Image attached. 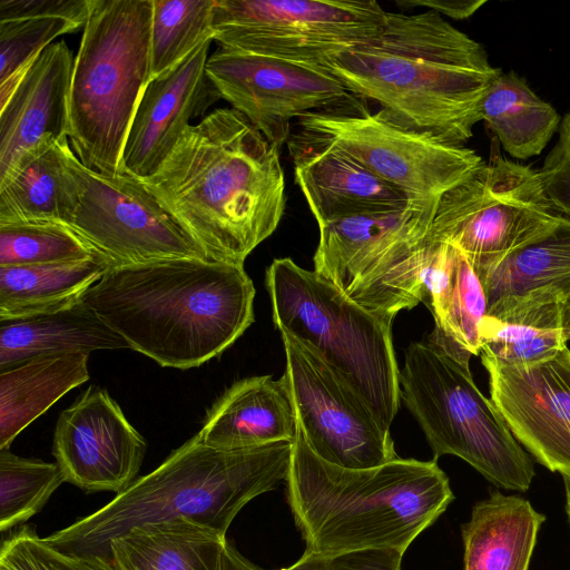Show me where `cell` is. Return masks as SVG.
Segmentation results:
<instances>
[{"instance_id": "cell-30", "label": "cell", "mask_w": 570, "mask_h": 570, "mask_svg": "<svg viewBox=\"0 0 570 570\" xmlns=\"http://www.w3.org/2000/svg\"><path fill=\"white\" fill-rule=\"evenodd\" d=\"M481 118L513 158L541 154L560 126L557 110L514 71L500 72L482 102Z\"/></svg>"}, {"instance_id": "cell-27", "label": "cell", "mask_w": 570, "mask_h": 570, "mask_svg": "<svg viewBox=\"0 0 570 570\" xmlns=\"http://www.w3.org/2000/svg\"><path fill=\"white\" fill-rule=\"evenodd\" d=\"M89 354L37 357L0 371V450L61 396L89 379Z\"/></svg>"}, {"instance_id": "cell-39", "label": "cell", "mask_w": 570, "mask_h": 570, "mask_svg": "<svg viewBox=\"0 0 570 570\" xmlns=\"http://www.w3.org/2000/svg\"><path fill=\"white\" fill-rule=\"evenodd\" d=\"M90 0H0V22L29 18H62L85 27Z\"/></svg>"}, {"instance_id": "cell-34", "label": "cell", "mask_w": 570, "mask_h": 570, "mask_svg": "<svg viewBox=\"0 0 570 570\" xmlns=\"http://www.w3.org/2000/svg\"><path fill=\"white\" fill-rule=\"evenodd\" d=\"M80 27L62 18L0 22V107L6 104L37 57L62 35Z\"/></svg>"}, {"instance_id": "cell-38", "label": "cell", "mask_w": 570, "mask_h": 570, "mask_svg": "<svg viewBox=\"0 0 570 570\" xmlns=\"http://www.w3.org/2000/svg\"><path fill=\"white\" fill-rule=\"evenodd\" d=\"M538 173L554 210L570 219V112L562 119L557 144Z\"/></svg>"}, {"instance_id": "cell-14", "label": "cell", "mask_w": 570, "mask_h": 570, "mask_svg": "<svg viewBox=\"0 0 570 570\" xmlns=\"http://www.w3.org/2000/svg\"><path fill=\"white\" fill-rule=\"evenodd\" d=\"M285 351L281 377L296 424L324 461L368 469L397 459L390 431L362 397L311 346L279 331Z\"/></svg>"}, {"instance_id": "cell-7", "label": "cell", "mask_w": 570, "mask_h": 570, "mask_svg": "<svg viewBox=\"0 0 570 570\" xmlns=\"http://www.w3.org/2000/svg\"><path fill=\"white\" fill-rule=\"evenodd\" d=\"M265 283L275 327L314 348L390 431L401 399L392 323L288 257L272 262Z\"/></svg>"}, {"instance_id": "cell-9", "label": "cell", "mask_w": 570, "mask_h": 570, "mask_svg": "<svg viewBox=\"0 0 570 570\" xmlns=\"http://www.w3.org/2000/svg\"><path fill=\"white\" fill-rule=\"evenodd\" d=\"M438 202L410 203L400 210L318 226L314 271L351 301L392 323L400 311L422 302Z\"/></svg>"}, {"instance_id": "cell-21", "label": "cell", "mask_w": 570, "mask_h": 570, "mask_svg": "<svg viewBox=\"0 0 570 570\" xmlns=\"http://www.w3.org/2000/svg\"><path fill=\"white\" fill-rule=\"evenodd\" d=\"M295 181L318 226L341 218L400 210L404 193L342 151L287 141Z\"/></svg>"}, {"instance_id": "cell-3", "label": "cell", "mask_w": 570, "mask_h": 570, "mask_svg": "<svg viewBox=\"0 0 570 570\" xmlns=\"http://www.w3.org/2000/svg\"><path fill=\"white\" fill-rule=\"evenodd\" d=\"M244 265L173 258L111 266L81 299L129 345L163 367L220 355L254 322Z\"/></svg>"}, {"instance_id": "cell-1", "label": "cell", "mask_w": 570, "mask_h": 570, "mask_svg": "<svg viewBox=\"0 0 570 570\" xmlns=\"http://www.w3.org/2000/svg\"><path fill=\"white\" fill-rule=\"evenodd\" d=\"M281 150L239 111L219 108L140 180L207 259L244 265L284 215Z\"/></svg>"}, {"instance_id": "cell-43", "label": "cell", "mask_w": 570, "mask_h": 570, "mask_svg": "<svg viewBox=\"0 0 570 570\" xmlns=\"http://www.w3.org/2000/svg\"><path fill=\"white\" fill-rule=\"evenodd\" d=\"M564 488V511L570 527V475H562Z\"/></svg>"}, {"instance_id": "cell-33", "label": "cell", "mask_w": 570, "mask_h": 570, "mask_svg": "<svg viewBox=\"0 0 570 570\" xmlns=\"http://www.w3.org/2000/svg\"><path fill=\"white\" fill-rule=\"evenodd\" d=\"M66 482L58 463L26 459L0 450V530L4 532L39 512Z\"/></svg>"}, {"instance_id": "cell-36", "label": "cell", "mask_w": 570, "mask_h": 570, "mask_svg": "<svg viewBox=\"0 0 570 570\" xmlns=\"http://www.w3.org/2000/svg\"><path fill=\"white\" fill-rule=\"evenodd\" d=\"M0 570H119L112 561L99 557L66 553L50 546L29 529L4 541Z\"/></svg>"}, {"instance_id": "cell-24", "label": "cell", "mask_w": 570, "mask_h": 570, "mask_svg": "<svg viewBox=\"0 0 570 570\" xmlns=\"http://www.w3.org/2000/svg\"><path fill=\"white\" fill-rule=\"evenodd\" d=\"M75 157L63 139L21 160L0 181V224L57 222L70 226L80 200Z\"/></svg>"}, {"instance_id": "cell-4", "label": "cell", "mask_w": 570, "mask_h": 570, "mask_svg": "<svg viewBox=\"0 0 570 570\" xmlns=\"http://www.w3.org/2000/svg\"><path fill=\"white\" fill-rule=\"evenodd\" d=\"M285 481L306 550L320 553L384 547L405 551L454 499L435 458L346 469L322 460L297 424Z\"/></svg>"}, {"instance_id": "cell-2", "label": "cell", "mask_w": 570, "mask_h": 570, "mask_svg": "<svg viewBox=\"0 0 570 570\" xmlns=\"http://www.w3.org/2000/svg\"><path fill=\"white\" fill-rule=\"evenodd\" d=\"M323 68L396 122L454 145L473 136L483 99L501 72L481 43L431 10L386 11L377 37Z\"/></svg>"}, {"instance_id": "cell-22", "label": "cell", "mask_w": 570, "mask_h": 570, "mask_svg": "<svg viewBox=\"0 0 570 570\" xmlns=\"http://www.w3.org/2000/svg\"><path fill=\"white\" fill-rule=\"evenodd\" d=\"M422 302L435 322L429 338L469 365L470 357L481 353L480 326L487 315L484 289L459 249L432 238L423 273Z\"/></svg>"}, {"instance_id": "cell-8", "label": "cell", "mask_w": 570, "mask_h": 570, "mask_svg": "<svg viewBox=\"0 0 570 570\" xmlns=\"http://www.w3.org/2000/svg\"><path fill=\"white\" fill-rule=\"evenodd\" d=\"M400 389L435 459L455 455L497 488L529 490L532 461L475 385L469 365L429 337L413 342L405 350Z\"/></svg>"}, {"instance_id": "cell-19", "label": "cell", "mask_w": 570, "mask_h": 570, "mask_svg": "<svg viewBox=\"0 0 570 570\" xmlns=\"http://www.w3.org/2000/svg\"><path fill=\"white\" fill-rule=\"evenodd\" d=\"M487 298V315L503 322L560 327V306L570 293V219L499 262L475 271Z\"/></svg>"}, {"instance_id": "cell-10", "label": "cell", "mask_w": 570, "mask_h": 570, "mask_svg": "<svg viewBox=\"0 0 570 570\" xmlns=\"http://www.w3.org/2000/svg\"><path fill=\"white\" fill-rule=\"evenodd\" d=\"M294 128L289 141L344 153L411 203L438 202L483 163L465 145L403 126L382 109L374 114L311 112Z\"/></svg>"}, {"instance_id": "cell-35", "label": "cell", "mask_w": 570, "mask_h": 570, "mask_svg": "<svg viewBox=\"0 0 570 570\" xmlns=\"http://www.w3.org/2000/svg\"><path fill=\"white\" fill-rule=\"evenodd\" d=\"M481 353L502 364H525L548 358L567 346L561 328L500 321L485 315L480 326Z\"/></svg>"}, {"instance_id": "cell-23", "label": "cell", "mask_w": 570, "mask_h": 570, "mask_svg": "<svg viewBox=\"0 0 570 570\" xmlns=\"http://www.w3.org/2000/svg\"><path fill=\"white\" fill-rule=\"evenodd\" d=\"M197 435L223 450L294 441L296 419L282 379L262 375L234 383L208 411Z\"/></svg>"}, {"instance_id": "cell-6", "label": "cell", "mask_w": 570, "mask_h": 570, "mask_svg": "<svg viewBox=\"0 0 570 570\" xmlns=\"http://www.w3.org/2000/svg\"><path fill=\"white\" fill-rule=\"evenodd\" d=\"M153 0H90L75 57L70 135L81 164L117 174L125 141L150 81Z\"/></svg>"}, {"instance_id": "cell-20", "label": "cell", "mask_w": 570, "mask_h": 570, "mask_svg": "<svg viewBox=\"0 0 570 570\" xmlns=\"http://www.w3.org/2000/svg\"><path fill=\"white\" fill-rule=\"evenodd\" d=\"M73 63L65 40L51 43L0 107V181L24 158L69 138Z\"/></svg>"}, {"instance_id": "cell-42", "label": "cell", "mask_w": 570, "mask_h": 570, "mask_svg": "<svg viewBox=\"0 0 570 570\" xmlns=\"http://www.w3.org/2000/svg\"><path fill=\"white\" fill-rule=\"evenodd\" d=\"M560 327L568 342L570 340V293L566 296L560 306Z\"/></svg>"}, {"instance_id": "cell-15", "label": "cell", "mask_w": 570, "mask_h": 570, "mask_svg": "<svg viewBox=\"0 0 570 570\" xmlns=\"http://www.w3.org/2000/svg\"><path fill=\"white\" fill-rule=\"evenodd\" d=\"M73 167L80 200L71 227L111 266L173 258L207 259L203 249L140 179Z\"/></svg>"}, {"instance_id": "cell-40", "label": "cell", "mask_w": 570, "mask_h": 570, "mask_svg": "<svg viewBox=\"0 0 570 570\" xmlns=\"http://www.w3.org/2000/svg\"><path fill=\"white\" fill-rule=\"evenodd\" d=\"M487 1L485 0H396L395 3L402 9L423 7L440 16L463 20L474 14Z\"/></svg>"}, {"instance_id": "cell-31", "label": "cell", "mask_w": 570, "mask_h": 570, "mask_svg": "<svg viewBox=\"0 0 570 570\" xmlns=\"http://www.w3.org/2000/svg\"><path fill=\"white\" fill-rule=\"evenodd\" d=\"M216 0H153L150 80L179 63L199 43L213 39Z\"/></svg>"}, {"instance_id": "cell-29", "label": "cell", "mask_w": 570, "mask_h": 570, "mask_svg": "<svg viewBox=\"0 0 570 570\" xmlns=\"http://www.w3.org/2000/svg\"><path fill=\"white\" fill-rule=\"evenodd\" d=\"M110 267L101 256L68 263L0 266V321L66 307L79 301Z\"/></svg>"}, {"instance_id": "cell-41", "label": "cell", "mask_w": 570, "mask_h": 570, "mask_svg": "<svg viewBox=\"0 0 570 570\" xmlns=\"http://www.w3.org/2000/svg\"><path fill=\"white\" fill-rule=\"evenodd\" d=\"M220 570H264L245 557H243L233 544L226 541L223 556Z\"/></svg>"}, {"instance_id": "cell-13", "label": "cell", "mask_w": 570, "mask_h": 570, "mask_svg": "<svg viewBox=\"0 0 570 570\" xmlns=\"http://www.w3.org/2000/svg\"><path fill=\"white\" fill-rule=\"evenodd\" d=\"M206 73L220 97L282 149L295 122L311 112L360 114L365 99L323 67L218 46Z\"/></svg>"}, {"instance_id": "cell-12", "label": "cell", "mask_w": 570, "mask_h": 570, "mask_svg": "<svg viewBox=\"0 0 570 570\" xmlns=\"http://www.w3.org/2000/svg\"><path fill=\"white\" fill-rule=\"evenodd\" d=\"M386 11L374 0H216L218 46L303 65L325 62L377 37Z\"/></svg>"}, {"instance_id": "cell-28", "label": "cell", "mask_w": 570, "mask_h": 570, "mask_svg": "<svg viewBox=\"0 0 570 570\" xmlns=\"http://www.w3.org/2000/svg\"><path fill=\"white\" fill-rule=\"evenodd\" d=\"M226 538L179 520L134 528L111 541L119 570H220Z\"/></svg>"}, {"instance_id": "cell-5", "label": "cell", "mask_w": 570, "mask_h": 570, "mask_svg": "<svg viewBox=\"0 0 570 570\" xmlns=\"http://www.w3.org/2000/svg\"><path fill=\"white\" fill-rule=\"evenodd\" d=\"M293 443L223 450L196 434L107 505L45 540L66 553L111 561V541L140 525L184 520L225 537L247 502L286 480Z\"/></svg>"}, {"instance_id": "cell-32", "label": "cell", "mask_w": 570, "mask_h": 570, "mask_svg": "<svg viewBox=\"0 0 570 570\" xmlns=\"http://www.w3.org/2000/svg\"><path fill=\"white\" fill-rule=\"evenodd\" d=\"M99 256L82 237L62 223L0 224V266L68 263Z\"/></svg>"}, {"instance_id": "cell-25", "label": "cell", "mask_w": 570, "mask_h": 570, "mask_svg": "<svg viewBox=\"0 0 570 570\" xmlns=\"http://www.w3.org/2000/svg\"><path fill=\"white\" fill-rule=\"evenodd\" d=\"M544 521L525 498L492 491L462 524L464 570H529Z\"/></svg>"}, {"instance_id": "cell-16", "label": "cell", "mask_w": 570, "mask_h": 570, "mask_svg": "<svg viewBox=\"0 0 570 570\" xmlns=\"http://www.w3.org/2000/svg\"><path fill=\"white\" fill-rule=\"evenodd\" d=\"M491 400L517 441L543 466L570 475V350L533 363L481 354Z\"/></svg>"}, {"instance_id": "cell-37", "label": "cell", "mask_w": 570, "mask_h": 570, "mask_svg": "<svg viewBox=\"0 0 570 570\" xmlns=\"http://www.w3.org/2000/svg\"><path fill=\"white\" fill-rule=\"evenodd\" d=\"M404 552L389 547L337 553L305 550L294 564L279 570H400Z\"/></svg>"}, {"instance_id": "cell-18", "label": "cell", "mask_w": 570, "mask_h": 570, "mask_svg": "<svg viewBox=\"0 0 570 570\" xmlns=\"http://www.w3.org/2000/svg\"><path fill=\"white\" fill-rule=\"evenodd\" d=\"M199 43L186 58L146 86L136 108L118 173L138 179L153 176L190 120L203 116L220 95L206 73L209 45Z\"/></svg>"}, {"instance_id": "cell-26", "label": "cell", "mask_w": 570, "mask_h": 570, "mask_svg": "<svg viewBox=\"0 0 570 570\" xmlns=\"http://www.w3.org/2000/svg\"><path fill=\"white\" fill-rule=\"evenodd\" d=\"M129 348L81 298L57 311L0 321V371L50 355Z\"/></svg>"}, {"instance_id": "cell-11", "label": "cell", "mask_w": 570, "mask_h": 570, "mask_svg": "<svg viewBox=\"0 0 570 570\" xmlns=\"http://www.w3.org/2000/svg\"><path fill=\"white\" fill-rule=\"evenodd\" d=\"M561 217L538 171L495 157L440 197L430 237L459 249L478 271L546 233Z\"/></svg>"}, {"instance_id": "cell-17", "label": "cell", "mask_w": 570, "mask_h": 570, "mask_svg": "<svg viewBox=\"0 0 570 570\" xmlns=\"http://www.w3.org/2000/svg\"><path fill=\"white\" fill-rule=\"evenodd\" d=\"M146 448L118 403L92 385L60 413L52 453L66 482L120 494L136 480Z\"/></svg>"}]
</instances>
